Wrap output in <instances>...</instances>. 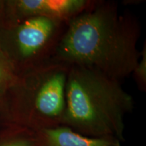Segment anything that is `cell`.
I'll return each mask as SVG.
<instances>
[{"label": "cell", "instance_id": "obj_1", "mask_svg": "<svg viewBox=\"0 0 146 146\" xmlns=\"http://www.w3.org/2000/svg\"><path fill=\"white\" fill-rule=\"evenodd\" d=\"M140 35L139 23L131 12H120L115 1H94L68 22L52 60L122 82L139 61Z\"/></svg>", "mask_w": 146, "mask_h": 146}, {"label": "cell", "instance_id": "obj_2", "mask_svg": "<svg viewBox=\"0 0 146 146\" xmlns=\"http://www.w3.org/2000/svg\"><path fill=\"white\" fill-rule=\"evenodd\" d=\"M133 96L121 82L81 66L69 68L66 108L61 125L91 137L125 141V118L132 112Z\"/></svg>", "mask_w": 146, "mask_h": 146}, {"label": "cell", "instance_id": "obj_3", "mask_svg": "<svg viewBox=\"0 0 146 146\" xmlns=\"http://www.w3.org/2000/svg\"><path fill=\"white\" fill-rule=\"evenodd\" d=\"M70 66L51 60L26 71L21 89L27 129L37 132L61 125Z\"/></svg>", "mask_w": 146, "mask_h": 146}, {"label": "cell", "instance_id": "obj_4", "mask_svg": "<svg viewBox=\"0 0 146 146\" xmlns=\"http://www.w3.org/2000/svg\"><path fill=\"white\" fill-rule=\"evenodd\" d=\"M10 41L14 58L29 70L50 61L68 22L46 17L16 21Z\"/></svg>", "mask_w": 146, "mask_h": 146}, {"label": "cell", "instance_id": "obj_5", "mask_svg": "<svg viewBox=\"0 0 146 146\" xmlns=\"http://www.w3.org/2000/svg\"><path fill=\"white\" fill-rule=\"evenodd\" d=\"M91 0H17L8 3L15 21L23 18L46 17L69 22L89 8Z\"/></svg>", "mask_w": 146, "mask_h": 146}, {"label": "cell", "instance_id": "obj_6", "mask_svg": "<svg viewBox=\"0 0 146 146\" xmlns=\"http://www.w3.org/2000/svg\"><path fill=\"white\" fill-rule=\"evenodd\" d=\"M38 146H121L122 142L112 137H91L83 135L66 126L37 131Z\"/></svg>", "mask_w": 146, "mask_h": 146}, {"label": "cell", "instance_id": "obj_7", "mask_svg": "<svg viewBox=\"0 0 146 146\" xmlns=\"http://www.w3.org/2000/svg\"><path fill=\"white\" fill-rule=\"evenodd\" d=\"M0 146H38L36 133L27 129L23 135L12 137L0 143Z\"/></svg>", "mask_w": 146, "mask_h": 146}, {"label": "cell", "instance_id": "obj_8", "mask_svg": "<svg viewBox=\"0 0 146 146\" xmlns=\"http://www.w3.org/2000/svg\"><path fill=\"white\" fill-rule=\"evenodd\" d=\"M132 75L135 78L139 89L145 92L146 91V45L144 43L141 51L139 61L133 71Z\"/></svg>", "mask_w": 146, "mask_h": 146}, {"label": "cell", "instance_id": "obj_9", "mask_svg": "<svg viewBox=\"0 0 146 146\" xmlns=\"http://www.w3.org/2000/svg\"><path fill=\"white\" fill-rule=\"evenodd\" d=\"M16 79L12 66L8 60L0 55V87L10 86Z\"/></svg>", "mask_w": 146, "mask_h": 146}]
</instances>
